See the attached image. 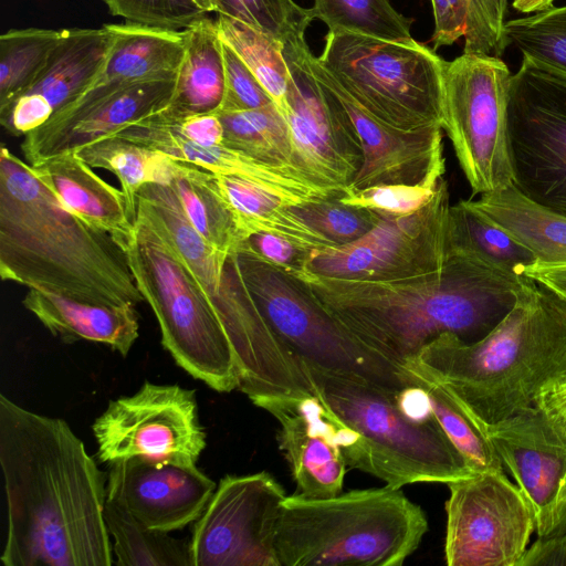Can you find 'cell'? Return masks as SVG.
Listing matches in <instances>:
<instances>
[{"label":"cell","instance_id":"cell-42","mask_svg":"<svg viewBox=\"0 0 566 566\" xmlns=\"http://www.w3.org/2000/svg\"><path fill=\"white\" fill-rule=\"evenodd\" d=\"M216 12L239 20L283 44L305 36L312 20L310 9L293 0H216Z\"/></svg>","mask_w":566,"mask_h":566},{"label":"cell","instance_id":"cell-29","mask_svg":"<svg viewBox=\"0 0 566 566\" xmlns=\"http://www.w3.org/2000/svg\"><path fill=\"white\" fill-rule=\"evenodd\" d=\"M471 201L525 245L536 266H566V217L531 201L512 184Z\"/></svg>","mask_w":566,"mask_h":566},{"label":"cell","instance_id":"cell-26","mask_svg":"<svg viewBox=\"0 0 566 566\" xmlns=\"http://www.w3.org/2000/svg\"><path fill=\"white\" fill-rule=\"evenodd\" d=\"M104 25L112 34V43L105 64L92 86L177 77L187 48L185 30L129 22Z\"/></svg>","mask_w":566,"mask_h":566},{"label":"cell","instance_id":"cell-38","mask_svg":"<svg viewBox=\"0 0 566 566\" xmlns=\"http://www.w3.org/2000/svg\"><path fill=\"white\" fill-rule=\"evenodd\" d=\"M216 21L221 40L247 64L285 116L290 70L284 44L239 20L218 14Z\"/></svg>","mask_w":566,"mask_h":566},{"label":"cell","instance_id":"cell-35","mask_svg":"<svg viewBox=\"0 0 566 566\" xmlns=\"http://www.w3.org/2000/svg\"><path fill=\"white\" fill-rule=\"evenodd\" d=\"M105 524L111 537L114 565L191 566L189 542L169 533L154 531L140 523L125 507L106 497Z\"/></svg>","mask_w":566,"mask_h":566},{"label":"cell","instance_id":"cell-54","mask_svg":"<svg viewBox=\"0 0 566 566\" xmlns=\"http://www.w3.org/2000/svg\"><path fill=\"white\" fill-rule=\"evenodd\" d=\"M196 2L208 13L217 10L216 0H196Z\"/></svg>","mask_w":566,"mask_h":566},{"label":"cell","instance_id":"cell-37","mask_svg":"<svg viewBox=\"0 0 566 566\" xmlns=\"http://www.w3.org/2000/svg\"><path fill=\"white\" fill-rule=\"evenodd\" d=\"M423 389L429 407L449 439L475 473L504 472L490 439L461 401L441 382L406 366Z\"/></svg>","mask_w":566,"mask_h":566},{"label":"cell","instance_id":"cell-8","mask_svg":"<svg viewBox=\"0 0 566 566\" xmlns=\"http://www.w3.org/2000/svg\"><path fill=\"white\" fill-rule=\"evenodd\" d=\"M137 206L159 223L210 302L233 349L240 387L256 390L273 382L285 367L289 349L248 290L235 251H219L198 234L170 185H144Z\"/></svg>","mask_w":566,"mask_h":566},{"label":"cell","instance_id":"cell-18","mask_svg":"<svg viewBox=\"0 0 566 566\" xmlns=\"http://www.w3.org/2000/svg\"><path fill=\"white\" fill-rule=\"evenodd\" d=\"M175 85L176 78L91 86L44 125L24 135L21 150L31 166L75 151L165 108Z\"/></svg>","mask_w":566,"mask_h":566},{"label":"cell","instance_id":"cell-14","mask_svg":"<svg viewBox=\"0 0 566 566\" xmlns=\"http://www.w3.org/2000/svg\"><path fill=\"white\" fill-rule=\"evenodd\" d=\"M92 431L97 458L107 464L139 457L195 467L207 446L196 391L176 384L145 381L135 394L109 400Z\"/></svg>","mask_w":566,"mask_h":566},{"label":"cell","instance_id":"cell-20","mask_svg":"<svg viewBox=\"0 0 566 566\" xmlns=\"http://www.w3.org/2000/svg\"><path fill=\"white\" fill-rule=\"evenodd\" d=\"M108 465L107 497L154 531L171 533L197 521L217 488L197 465L158 464L139 457Z\"/></svg>","mask_w":566,"mask_h":566},{"label":"cell","instance_id":"cell-5","mask_svg":"<svg viewBox=\"0 0 566 566\" xmlns=\"http://www.w3.org/2000/svg\"><path fill=\"white\" fill-rule=\"evenodd\" d=\"M317 397L346 426L340 451L347 467L400 489L449 483L475 472L431 413L406 409L394 390L304 365Z\"/></svg>","mask_w":566,"mask_h":566},{"label":"cell","instance_id":"cell-30","mask_svg":"<svg viewBox=\"0 0 566 566\" xmlns=\"http://www.w3.org/2000/svg\"><path fill=\"white\" fill-rule=\"evenodd\" d=\"M212 182L230 208L242 241L264 232L283 237L307 250L336 247L270 191L230 176L213 174Z\"/></svg>","mask_w":566,"mask_h":566},{"label":"cell","instance_id":"cell-21","mask_svg":"<svg viewBox=\"0 0 566 566\" xmlns=\"http://www.w3.org/2000/svg\"><path fill=\"white\" fill-rule=\"evenodd\" d=\"M490 439L503 467L528 501L535 516L537 537L557 528V503L566 472V446L534 407L488 427Z\"/></svg>","mask_w":566,"mask_h":566},{"label":"cell","instance_id":"cell-34","mask_svg":"<svg viewBox=\"0 0 566 566\" xmlns=\"http://www.w3.org/2000/svg\"><path fill=\"white\" fill-rule=\"evenodd\" d=\"M212 175L199 166L177 160L170 186L198 234L214 249L232 253L242 238L230 208L212 182Z\"/></svg>","mask_w":566,"mask_h":566},{"label":"cell","instance_id":"cell-36","mask_svg":"<svg viewBox=\"0 0 566 566\" xmlns=\"http://www.w3.org/2000/svg\"><path fill=\"white\" fill-rule=\"evenodd\" d=\"M217 114L224 128L223 146L307 174L296 157L287 120L276 104Z\"/></svg>","mask_w":566,"mask_h":566},{"label":"cell","instance_id":"cell-53","mask_svg":"<svg viewBox=\"0 0 566 566\" xmlns=\"http://www.w3.org/2000/svg\"><path fill=\"white\" fill-rule=\"evenodd\" d=\"M566 533V472L562 482L557 503V528L553 535ZM552 536V535H551Z\"/></svg>","mask_w":566,"mask_h":566},{"label":"cell","instance_id":"cell-11","mask_svg":"<svg viewBox=\"0 0 566 566\" xmlns=\"http://www.w3.org/2000/svg\"><path fill=\"white\" fill-rule=\"evenodd\" d=\"M511 76L495 55L463 52L447 62L440 126L473 195L512 184L506 119Z\"/></svg>","mask_w":566,"mask_h":566},{"label":"cell","instance_id":"cell-41","mask_svg":"<svg viewBox=\"0 0 566 566\" xmlns=\"http://www.w3.org/2000/svg\"><path fill=\"white\" fill-rule=\"evenodd\" d=\"M504 35L523 55L566 73V4L509 20Z\"/></svg>","mask_w":566,"mask_h":566},{"label":"cell","instance_id":"cell-32","mask_svg":"<svg viewBox=\"0 0 566 566\" xmlns=\"http://www.w3.org/2000/svg\"><path fill=\"white\" fill-rule=\"evenodd\" d=\"M433 50L464 39V53L501 56L507 0H431Z\"/></svg>","mask_w":566,"mask_h":566},{"label":"cell","instance_id":"cell-31","mask_svg":"<svg viewBox=\"0 0 566 566\" xmlns=\"http://www.w3.org/2000/svg\"><path fill=\"white\" fill-rule=\"evenodd\" d=\"M450 229L455 249L507 276L528 280L527 272L536 266L534 254L471 200L451 205Z\"/></svg>","mask_w":566,"mask_h":566},{"label":"cell","instance_id":"cell-22","mask_svg":"<svg viewBox=\"0 0 566 566\" xmlns=\"http://www.w3.org/2000/svg\"><path fill=\"white\" fill-rule=\"evenodd\" d=\"M280 423L279 446L298 494L327 497L340 493L346 462L339 448L342 422L316 396L269 397L254 402Z\"/></svg>","mask_w":566,"mask_h":566},{"label":"cell","instance_id":"cell-24","mask_svg":"<svg viewBox=\"0 0 566 566\" xmlns=\"http://www.w3.org/2000/svg\"><path fill=\"white\" fill-rule=\"evenodd\" d=\"M22 304L66 344L90 340L126 357L139 336V315L134 304H95L39 289H28Z\"/></svg>","mask_w":566,"mask_h":566},{"label":"cell","instance_id":"cell-16","mask_svg":"<svg viewBox=\"0 0 566 566\" xmlns=\"http://www.w3.org/2000/svg\"><path fill=\"white\" fill-rule=\"evenodd\" d=\"M286 496L266 471L220 479L192 523L191 566H280L275 539Z\"/></svg>","mask_w":566,"mask_h":566},{"label":"cell","instance_id":"cell-1","mask_svg":"<svg viewBox=\"0 0 566 566\" xmlns=\"http://www.w3.org/2000/svg\"><path fill=\"white\" fill-rule=\"evenodd\" d=\"M6 566H111L105 474L69 423L0 395Z\"/></svg>","mask_w":566,"mask_h":566},{"label":"cell","instance_id":"cell-48","mask_svg":"<svg viewBox=\"0 0 566 566\" xmlns=\"http://www.w3.org/2000/svg\"><path fill=\"white\" fill-rule=\"evenodd\" d=\"M243 241L256 254L289 272L302 270L311 251L272 233H254Z\"/></svg>","mask_w":566,"mask_h":566},{"label":"cell","instance_id":"cell-3","mask_svg":"<svg viewBox=\"0 0 566 566\" xmlns=\"http://www.w3.org/2000/svg\"><path fill=\"white\" fill-rule=\"evenodd\" d=\"M0 275L88 303L145 301L117 242L80 219L6 146L0 150Z\"/></svg>","mask_w":566,"mask_h":566},{"label":"cell","instance_id":"cell-45","mask_svg":"<svg viewBox=\"0 0 566 566\" xmlns=\"http://www.w3.org/2000/svg\"><path fill=\"white\" fill-rule=\"evenodd\" d=\"M111 14L126 22L186 30L208 15L196 0H104Z\"/></svg>","mask_w":566,"mask_h":566},{"label":"cell","instance_id":"cell-50","mask_svg":"<svg viewBox=\"0 0 566 566\" xmlns=\"http://www.w3.org/2000/svg\"><path fill=\"white\" fill-rule=\"evenodd\" d=\"M566 565V533L537 539L527 547L517 566Z\"/></svg>","mask_w":566,"mask_h":566},{"label":"cell","instance_id":"cell-2","mask_svg":"<svg viewBox=\"0 0 566 566\" xmlns=\"http://www.w3.org/2000/svg\"><path fill=\"white\" fill-rule=\"evenodd\" d=\"M300 279L324 311L357 340L405 366L432 339L452 333L473 343L490 333L534 280H517L454 248L434 273L399 280Z\"/></svg>","mask_w":566,"mask_h":566},{"label":"cell","instance_id":"cell-44","mask_svg":"<svg viewBox=\"0 0 566 566\" xmlns=\"http://www.w3.org/2000/svg\"><path fill=\"white\" fill-rule=\"evenodd\" d=\"M443 178H430L415 185H377L356 190L347 187V192L339 200L376 211L382 217H403L423 208L432 199Z\"/></svg>","mask_w":566,"mask_h":566},{"label":"cell","instance_id":"cell-52","mask_svg":"<svg viewBox=\"0 0 566 566\" xmlns=\"http://www.w3.org/2000/svg\"><path fill=\"white\" fill-rule=\"evenodd\" d=\"M555 0H513V8L521 13H535L551 8Z\"/></svg>","mask_w":566,"mask_h":566},{"label":"cell","instance_id":"cell-9","mask_svg":"<svg viewBox=\"0 0 566 566\" xmlns=\"http://www.w3.org/2000/svg\"><path fill=\"white\" fill-rule=\"evenodd\" d=\"M318 62L378 120L402 130L441 127L447 61L417 42L332 32Z\"/></svg>","mask_w":566,"mask_h":566},{"label":"cell","instance_id":"cell-51","mask_svg":"<svg viewBox=\"0 0 566 566\" xmlns=\"http://www.w3.org/2000/svg\"><path fill=\"white\" fill-rule=\"evenodd\" d=\"M527 276L566 301V266H535L527 272Z\"/></svg>","mask_w":566,"mask_h":566},{"label":"cell","instance_id":"cell-39","mask_svg":"<svg viewBox=\"0 0 566 566\" xmlns=\"http://www.w3.org/2000/svg\"><path fill=\"white\" fill-rule=\"evenodd\" d=\"M61 34L62 30L27 28L0 35V108L34 83Z\"/></svg>","mask_w":566,"mask_h":566},{"label":"cell","instance_id":"cell-4","mask_svg":"<svg viewBox=\"0 0 566 566\" xmlns=\"http://www.w3.org/2000/svg\"><path fill=\"white\" fill-rule=\"evenodd\" d=\"M405 366L444 385L485 432L566 369V301L535 282L481 339L443 333Z\"/></svg>","mask_w":566,"mask_h":566},{"label":"cell","instance_id":"cell-49","mask_svg":"<svg viewBox=\"0 0 566 566\" xmlns=\"http://www.w3.org/2000/svg\"><path fill=\"white\" fill-rule=\"evenodd\" d=\"M533 406L566 446V369L542 387Z\"/></svg>","mask_w":566,"mask_h":566},{"label":"cell","instance_id":"cell-33","mask_svg":"<svg viewBox=\"0 0 566 566\" xmlns=\"http://www.w3.org/2000/svg\"><path fill=\"white\" fill-rule=\"evenodd\" d=\"M74 153L92 168L106 169L118 178L135 222L139 189L147 184L170 185L177 169V160L168 155L117 136L103 137Z\"/></svg>","mask_w":566,"mask_h":566},{"label":"cell","instance_id":"cell-47","mask_svg":"<svg viewBox=\"0 0 566 566\" xmlns=\"http://www.w3.org/2000/svg\"><path fill=\"white\" fill-rule=\"evenodd\" d=\"M150 115L161 125L190 142L203 146L223 144L224 128L217 113L175 116L163 108Z\"/></svg>","mask_w":566,"mask_h":566},{"label":"cell","instance_id":"cell-19","mask_svg":"<svg viewBox=\"0 0 566 566\" xmlns=\"http://www.w3.org/2000/svg\"><path fill=\"white\" fill-rule=\"evenodd\" d=\"M308 63L317 82L343 109L361 146L363 164L349 189L390 184L415 185L430 178H443L446 158L441 127L420 130L391 127L363 109L312 52Z\"/></svg>","mask_w":566,"mask_h":566},{"label":"cell","instance_id":"cell-17","mask_svg":"<svg viewBox=\"0 0 566 566\" xmlns=\"http://www.w3.org/2000/svg\"><path fill=\"white\" fill-rule=\"evenodd\" d=\"M305 36L284 43L290 77L285 117L302 168L323 186L345 190L361 164L359 139L333 96L308 63Z\"/></svg>","mask_w":566,"mask_h":566},{"label":"cell","instance_id":"cell-13","mask_svg":"<svg viewBox=\"0 0 566 566\" xmlns=\"http://www.w3.org/2000/svg\"><path fill=\"white\" fill-rule=\"evenodd\" d=\"M450 208L443 178L432 199L417 212L381 216L374 228L350 243L312 249L302 270L360 280H399L438 272L454 252Z\"/></svg>","mask_w":566,"mask_h":566},{"label":"cell","instance_id":"cell-43","mask_svg":"<svg viewBox=\"0 0 566 566\" xmlns=\"http://www.w3.org/2000/svg\"><path fill=\"white\" fill-rule=\"evenodd\" d=\"M290 209L336 247L361 238L382 218L376 211L343 203L339 198L310 201Z\"/></svg>","mask_w":566,"mask_h":566},{"label":"cell","instance_id":"cell-28","mask_svg":"<svg viewBox=\"0 0 566 566\" xmlns=\"http://www.w3.org/2000/svg\"><path fill=\"white\" fill-rule=\"evenodd\" d=\"M185 31L186 54L164 111L175 116L218 113L224 97L226 70L217 21L207 15Z\"/></svg>","mask_w":566,"mask_h":566},{"label":"cell","instance_id":"cell-46","mask_svg":"<svg viewBox=\"0 0 566 566\" xmlns=\"http://www.w3.org/2000/svg\"><path fill=\"white\" fill-rule=\"evenodd\" d=\"M222 43L226 91L218 113L254 109L273 104L271 95L247 64L227 43Z\"/></svg>","mask_w":566,"mask_h":566},{"label":"cell","instance_id":"cell-15","mask_svg":"<svg viewBox=\"0 0 566 566\" xmlns=\"http://www.w3.org/2000/svg\"><path fill=\"white\" fill-rule=\"evenodd\" d=\"M444 558L449 566H517L535 532L534 512L504 472L447 483Z\"/></svg>","mask_w":566,"mask_h":566},{"label":"cell","instance_id":"cell-27","mask_svg":"<svg viewBox=\"0 0 566 566\" xmlns=\"http://www.w3.org/2000/svg\"><path fill=\"white\" fill-rule=\"evenodd\" d=\"M111 43L112 34L105 25L62 29L44 69L22 94L41 97L56 114L92 86L105 64Z\"/></svg>","mask_w":566,"mask_h":566},{"label":"cell","instance_id":"cell-25","mask_svg":"<svg viewBox=\"0 0 566 566\" xmlns=\"http://www.w3.org/2000/svg\"><path fill=\"white\" fill-rule=\"evenodd\" d=\"M63 203L84 222L109 234L124 250L135 228L126 197L74 151L32 166Z\"/></svg>","mask_w":566,"mask_h":566},{"label":"cell","instance_id":"cell-23","mask_svg":"<svg viewBox=\"0 0 566 566\" xmlns=\"http://www.w3.org/2000/svg\"><path fill=\"white\" fill-rule=\"evenodd\" d=\"M108 136L125 138L161 151L175 160L193 164L214 175L243 179L280 198L289 197L296 188L297 180L292 169L223 145L203 146L190 142L161 125L151 115Z\"/></svg>","mask_w":566,"mask_h":566},{"label":"cell","instance_id":"cell-7","mask_svg":"<svg viewBox=\"0 0 566 566\" xmlns=\"http://www.w3.org/2000/svg\"><path fill=\"white\" fill-rule=\"evenodd\" d=\"M124 252L175 363L218 392L238 389L235 356L210 302L163 228L140 206Z\"/></svg>","mask_w":566,"mask_h":566},{"label":"cell","instance_id":"cell-12","mask_svg":"<svg viewBox=\"0 0 566 566\" xmlns=\"http://www.w3.org/2000/svg\"><path fill=\"white\" fill-rule=\"evenodd\" d=\"M506 119L513 187L566 217V73L523 55Z\"/></svg>","mask_w":566,"mask_h":566},{"label":"cell","instance_id":"cell-40","mask_svg":"<svg viewBox=\"0 0 566 566\" xmlns=\"http://www.w3.org/2000/svg\"><path fill=\"white\" fill-rule=\"evenodd\" d=\"M313 19L328 31L347 32L385 41H408L412 20L394 9L389 0H314Z\"/></svg>","mask_w":566,"mask_h":566},{"label":"cell","instance_id":"cell-10","mask_svg":"<svg viewBox=\"0 0 566 566\" xmlns=\"http://www.w3.org/2000/svg\"><path fill=\"white\" fill-rule=\"evenodd\" d=\"M235 254L262 315L303 365L394 390L415 386L406 366L391 363L357 340L324 311L294 274L263 259L244 241Z\"/></svg>","mask_w":566,"mask_h":566},{"label":"cell","instance_id":"cell-6","mask_svg":"<svg viewBox=\"0 0 566 566\" xmlns=\"http://www.w3.org/2000/svg\"><path fill=\"white\" fill-rule=\"evenodd\" d=\"M427 531L423 510L400 489L296 493L282 504L275 548L280 566H400Z\"/></svg>","mask_w":566,"mask_h":566}]
</instances>
